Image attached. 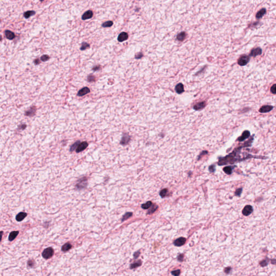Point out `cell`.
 Segmentation results:
<instances>
[{
    "label": "cell",
    "instance_id": "obj_3",
    "mask_svg": "<svg viewBox=\"0 0 276 276\" xmlns=\"http://www.w3.org/2000/svg\"><path fill=\"white\" fill-rule=\"evenodd\" d=\"M249 60H250V58L248 56L243 55L239 58L238 61V63L239 65L244 66L248 64Z\"/></svg>",
    "mask_w": 276,
    "mask_h": 276
},
{
    "label": "cell",
    "instance_id": "obj_4",
    "mask_svg": "<svg viewBox=\"0 0 276 276\" xmlns=\"http://www.w3.org/2000/svg\"><path fill=\"white\" fill-rule=\"evenodd\" d=\"M88 144L86 141L82 142L79 144L78 146L77 147L76 150H75V152H76V153H77L81 152H82V151L85 150V149L88 147Z\"/></svg>",
    "mask_w": 276,
    "mask_h": 276
},
{
    "label": "cell",
    "instance_id": "obj_10",
    "mask_svg": "<svg viewBox=\"0 0 276 276\" xmlns=\"http://www.w3.org/2000/svg\"><path fill=\"white\" fill-rule=\"evenodd\" d=\"M262 53V50L260 48H257L256 49H253L251 50V52L250 53V56L252 57H256L258 55H261Z\"/></svg>",
    "mask_w": 276,
    "mask_h": 276
},
{
    "label": "cell",
    "instance_id": "obj_13",
    "mask_svg": "<svg viewBox=\"0 0 276 276\" xmlns=\"http://www.w3.org/2000/svg\"><path fill=\"white\" fill-rule=\"evenodd\" d=\"M4 33H5V36L7 39L9 40H12L15 38V34L13 32L11 31L10 30H6Z\"/></svg>",
    "mask_w": 276,
    "mask_h": 276
},
{
    "label": "cell",
    "instance_id": "obj_17",
    "mask_svg": "<svg viewBox=\"0 0 276 276\" xmlns=\"http://www.w3.org/2000/svg\"><path fill=\"white\" fill-rule=\"evenodd\" d=\"M187 37V34L186 32H184V31H182L181 32L179 33V34L177 35V37H176V38L178 40V41H183V40H184L186 39V38Z\"/></svg>",
    "mask_w": 276,
    "mask_h": 276
},
{
    "label": "cell",
    "instance_id": "obj_25",
    "mask_svg": "<svg viewBox=\"0 0 276 276\" xmlns=\"http://www.w3.org/2000/svg\"><path fill=\"white\" fill-rule=\"evenodd\" d=\"M113 24V22L111 21H106L105 22H104L103 24H102L101 26H103L104 28H108V27H111V26H112Z\"/></svg>",
    "mask_w": 276,
    "mask_h": 276
},
{
    "label": "cell",
    "instance_id": "obj_36",
    "mask_svg": "<svg viewBox=\"0 0 276 276\" xmlns=\"http://www.w3.org/2000/svg\"><path fill=\"white\" fill-rule=\"evenodd\" d=\"M180 273V271L179 270H176V271H174L172 272V274L173 275H174V276H178L179 275Z\"/></svg>",
    "mask_w": 276,
    "mask_h": 276
},
{
    "label": "cell",
    "instance_id": "obj_8",
    "mask_svg": "<svg viewBox=\"0 0 276 276\" xmlns=\"http://www.w3.org/2000/svg\"><path fill=\"white\" fill-rule=\"evenodd\" d=\"M36 112V108L34 106L30 107L28 110L25 111V115L28 117H33L35 115Z\"/></svg>",
    "mask_w": 276,
    "mask_h": 276
},
{
    "label": "cell",
    "instance_id": "obj_35",
    "mask_svg": "<svg viewBox=\"0 0 276 276\" xmlns=\"http://www.w3.org/2000/svg\"><path fill=\"white\" fill-rule=\"evenodd\" d=\"M140 265H141V263H140V262H139L138 263H134L132 264V265H131V269H133V268H136V267H138L140 266Z\"/></svg>",
    "mask_w": 276,
    "mask_h": 276
},
{
    "label": "cell",
    "instance_id": "obj_7",
    "mask_svg": "<svg viewBox=\"0 0 276 276\" xmlns=\"http://www.w3.org/2000/svg\"><path fill=\"white\" fill-rule=\"evenodd\" d=\"M253 211L252 207L251 206H246L244 207L243 210L242 211V213L244 216H249L250 213H252Z\"/></svg>",
    "mask_w": 276,
    "mask_h": 276
},
{
    "label": "cell",
    "instance_id": "obj_33",
    "mask_svg": "<svg viewBox=\"0 0 276 276\" xmlns=\"http://www.w3.org/2000/svg\"><path fill=\"white\" fill-rule=\"evenodd\" d=\"M271 92L273 94H276V84H274L271 88Z\"/></svg>",
    "mask_w": 276,
    "mask_h": 276
},
{
    "label": "cell",
    "instance_id": "obj_39",
    "mask_svg": "<svg viewBox=\"0 0 276 276\" xmlns=\"http://www.w3.org/2000/svg\"><path fill=\"white\" fill-rule=\"evenodd\" d=\"M34 64H35V65H38V64H39L41 63V62H40L39 59L38 58L36 59L35 60V61H34Z\"/></svg>",
    "mask_w": 276,
    "mask_h": 276
},
{
    "label": "cell",
    "instance_id": "obj_12",
    "mask_svg": "<svg viewBox=\"0 0 276 276\" xmlns=\"http://www.w3.org/2000/svg\"><path fill=\"white\" fill-rule=\"evenodd\" d=\"M27 216V213H26L24 212H21L16 215V220L18 222H21L25 219Z\"/></svg>",
    "mask_w": 276,
    "mask_h": 276
},
{
    "label": "cell",
    "instance_id": "obj_19",
    "mask_svg": "<svg viewBox=\"0 0 276 276\" xmlns=\"http://www.w3.org/2000/svg\"><path fill=\"white\" fill-rule=\"evenodd\" d=\"M205 105H206L205 102L203 101L201 102V103H199L197 104L196 105H195L194 107V108L196 110H201L202 108H203L204 107H205Z\"/></svg>",
    "mask_w": 276,
    "mask_h": 276
},
{
    "label": "cell",
    "instance_id": "obj_37",
    "mask_svg": "<svg viewBox=\"0 0 276 276\" xmlns=\"http://www.w3.org/2000/svg\"><path fill=\"white\" fill-rule=\"evenodd\" d=\"M26 125L22 124V125H19V128L20 129V130H24V129L26 128Z\"/></svg>",
    "mask_w": 276,
    "mask_h": 276
},
{
    "label": "cell",
    "instance_id": "obj_34",
    "mask_svg": "<svg viewBox=\"0 0 276 276\" xmlns=\"http://www.w3.org/2000/svg\"><path fill=\"white\" fill-rule=\"evenodd\" d=\"M101 69V66L100 65H97V66H94L92 68V70H93L94 71H99V70H100Z\"/></svg>",
    "mask_w": 276,
    "mask_h": 276
},
{
    "label": "cell",
    "instance_id": "obj_31",
    "mask_svg": "<svg viewBox=\"0 0 276 276\" xmlns=\"http://www.w3.org/2000/svg\"><path fill=\"white\" fill-rule=\"evenodd\" d=\"M49 59H50L49 56H48L47 55H44L43 56H42L41 57V60L42 62H46L48 61Z\"/></svg>",
    "mask_w": 276,
    "mask_h": 276
},
{
    "label": "cell",
    "instance_id": "obj_11",
    "mask_svg": "<svg viewBox=\"0 0 276 276\" xmlns=\"http://www.w3.org/2000/svg\"><path fill=\"white\" fill-rule=\"evenodd\" d=\"M186 241V238H184L183 237L179 238H178L176 240V241H175L174 244L175 245L177 246H181L182 245H183L185 243Z\"/></svg>",
    "mask_w": 276,
    "mask_h": 276
},
{
    "label": "cell",
    "instance_id": "obj_28",
    "mask_svg": "<svg viewBox=\"0 0 276 276\" xmlns=\"http://www.w3.org/2000/svg\"><path fill=\"white\" fill-rule=\"evenodd\" d=\"M223 170L227 174H230L232 173V168L230 167H226L223 169Z\"/></svg>",
    "mask_w": 276,
    "mask_h": 276
},
{
    "label": "cell",
    "instance_id": "obj_14",
    "mask_svg": "<svg viewBox=\"0 0 276 276\" xmlns=\"http://www.w3.org/2000/svg\"><path fill=\"white\" fill-rule=\"evenodd\" d=\"M273 109V107L272 106L270 105H265L262 106L261 108H260L259 112L261 113H266L268 112H270Z\"/></svg>",
    "mask_w": 276,
    "mask_h": 276
},
{
    "label": "cell",
    "instance_id": "obj_22",
    "mask_svg": "<svg viewBox=\"0 0 276 276\" xmlns=\"http://www.w3.org/2000/svg\"><path fill=\"white\" fill-rule=\"evenodd\" d=\"M71 248H72V245L70 243H67L63 245L62 248V251H63V252H66V251H68L70 250V249H71Z\"/></svg>",
    "mask_w": 276,
    "mask_h": 276
},
{
    "label": "cell",
    "instance_id": "obj_5",
    "mask_svg": "<svg viewBox=\"0 0 276 276\" xmlns=\"http://www.w3.org/2000/svg\"><path fill=\"white\" fill-rule=\"evenodd\" d=\"M90 92V88H88V87H84V88H82L81 90H80L77 93V95L79 97H82L84 96L87 94H88Z\"/></svg>",
    "mask_w": 276,
    "mask_h": 276
},
{
    "label": "cell",
    "instance_id": "obj_26",
    "mask_svg": "<svg viewBox=\"0 0 276 276\" xmlns=\"http://www.w3.org/2000/svg\"><path fill=\"white\" fill-rule=\"evenodd\" d=\"M90 44H88V43H86V42H83V43H82V46L81 47V50L84 51V50L90 48Z\"/></svg>",
    "mask_w": 276,
    "mask_h": 276
},
{
    "label": "cell",
    "instance_id": "obj_32",
    "mask_svg": "<svg viewBox=\"0 0 276 276\" xmlns=\"http://www.w3.org/2000/svg\"><path fill=\"white\" fill-rule=\"evenodd\" d=\"M167 191H168V190H167V189H164L162 190L161 192H160V196H161L162 197H164L166 195L167 193Z\"/></svg>",
    "mask_w": 276,
    "mask_h": 276
},
{
    "label": "cell",
    "instance_id": "obj_29",
    "mask_svg": "<svg viewBox=\"0 0 276 276\" xmlns=\"http://www.w3.org/2000/svg\"><path fill=\"white\" fill-rule=\"evenodd\" d=\"M152 206V202H148L142 205V208L144 209H147L149 208H150L151 206Z\"/></svg>",
    "mask_w": 276,
    "mask_h": 276
},
{
    "label": "cell",
    "instance_id": "obj_20",
    "mask_svg": "<svg viewBox=\"0 0 276 276\" xmlns=\"http://www.w3.org/2000/svg\"><path fill=\"white\" fill-rule=\"evenodd\" d=\"M129 140H130V137H129L127 134H124L122 138L120 144H122V145H125V144H126L128 143Z\"/></svg>",
    "mask_w": 276,
    "mask_h": 276
},
{
    "label": "cell",
    "instance_id": "obj_23",
    "mask_svg": "<svg viewBox=\"0 0 276 276\" xmlns=\"http://www.w3.org/2000/svg\"><path fill=\"white\" fill-rule=\"evenodd\" d=\"M249 135H250V132L249 131H244L242 136L238 139V140L240 141H243V140L248 138L249 137Z\"/></svg>",
    "mask_w": 276,
    "mask_h": 276
},
{
    "label": "cell",
    "instance_id": "obj_16",
    "mask_svg": "<svg viewBox=\"0 0 276 276\" xmlns=\"http://www.w3.org/2000/svg\"><path fill=\"white\" fill-rule=\"evenodd\" d=\"M175 91L177 93L181 94L184 91V87L183 84L181 83L178 84L175 87Z\"/></svg>",
    "mask_w": 276,
    "mask_h": 276
},
{
    "label": "cell",
    "instance_id": "obj_15",
    "mask_svg": "<svg viewBox=\"0 0 276 276\" xmlns=\"http://www.w3.org/2000/svg\"><path fill=\"white\" fill-rule=\"evenodd\" d=\"M266 12V10L265 8H262L261 10H260L259 12H258L256 15V17L257 19H260L265 14Z\"/></svg>",
    "mask_w": 276,
    "mask_h": 276
},
{
    "label": "cell",
    "instance_id": "obj_6",
    "mask_svg": "<svg viewBox=\"0 0 276 276\" xmlns=\"http://www.w3.org/2000/svg\"><path fill=\"white\" fill-rule=\"evenodd\" d=\"M93 16V13L92 10H88L86 12L84 13V14L82 15V19L83 20H86L90 19L92 18Z\"/></svg>",
    "mask_w": 276,
    "mask_h": 276
},
{
    "label": "cell",
    "instance_id": "obj_18",
    "mask_svg": "<svg viewBox=\"0 0 276 276\" xmlns=\"http://www.w3.org/2000/svg\"><path fill=\"white\" fill-rule=\"evenodd\" d=\"M19 232L18 231H12L10 233V235L9 236V241H12L13 240L15 239L17 236L19 234Z\"/></svg>",
    "mask_w": 276,
    "mask_h": 276
},
{
    "label": "cell",
    "instance_id": "obj_40",
    "mask_svg": "<svg viewBox=\"0 0 276 276\" xmlns=\"http://www.w3.org/2000/svg\"><path fill=\"white\" fill-rule=\"evenodd\" d=\"M28 264L29 266H30L31 267H32L34 266V263L33 262L32 260H29L28 263Z\"/></svg>",
    "mask_w": 276,
    "mask_h": 276
},
{
    "label": "cell",
    "instance_id": "obj_1",
    "mask_svg": "<svg viewBox=\"0 0 276 276\" xmlns=\"http://www.w3.org/2000/svg\"><path fill=\"white\" fill-rule=\"evenodd\" d=\"M87 178L86 177H84L81 178V179L79 180L77 182V183L75 185V188L78 190H81L82 189L85 188L87 186Z\"/></svg>",
    "mask_w": 276,
    "mask_h": 276
},
{
    "label": "cell",
    "instance_id": "obj_27",
    "mask_svg": "<svg viewBox=\"0 0 276 276\" xmlns=\"http://www.w3.org/2000/svg\"><path fill=\"white\" fill-rule=\"evenodd\" d=\"M132 213H126V214H125L123 216V217H122V221H125V220H126L127 219H129V218L132 216Z\"/></svg>",
    "mask_w": 276,
    "mask_h": 276
},
{
    "label": "cell",
    "instance_id": "obj_38",
    "mask_svg": "<svg viewBox=\"0 0 276 276\" xmlns=\"http://www.w3.org/2000/svg\"><path fill=\"white\" fill-rule=\"evenodd\" d=\"M142 56H143V55H142V53H139L138 54L135 55V58L138 59V58H140L142 57Z\"/></svg>",
    "mask_w": 276,
    "mask_h": 276
},
{
    "label": "cell",
    "instance_id": "obj_21",
    "mask_svg": "<svg viewBox=\"0 0 276 276\" xmlns=\"http://www.w3.org/2000/svg\"><path fill=\"white\" fill-rule=\"evenodd\" d=\"M36 14V12L35 11H33V10H29V11H27V12H25V13H24V18H25V19H29L30 17L32 16H34Z\"/></svg>",
    "mask_w": 276,
    "mask_h": 276
},
{
    "label": "cell",
    "instance_id": "obj_24",
    "mask_svg": "<svg viewBox=\"0 0 276 276\" xmlns=\"http://www.w3.org/2000/svg\"><path fill=\"white\" fill-rule=\"evenodd\" d=\"M81 142L80 141H79V140H78V141H77L76 142H75V143L73 144H72V145L71 146V147H70V152H73V151H74L75 150H76L77 147L78 146L79 144L80 143H81Z\"/></svg>",
    "mask_w": 276,
    "mask_h": 276
},
{
    "label": "cell",
    "instance_id": "obj_2",
    "mask_svg": "<svg viewBox=\"0 0 276 276\" xmlns=\"http://www.w3.org/2000/svg\"><path fill=\"white\" fill-rule=\"evenodd\" d=\"M53 253H54L53 249L51 247H49V248L44 249V250L42 252V256L44 259H49L51 257H52Z\"/></svg>",
    "mask_w": 276,
    "mask_h": 276
},
{
    "label": "cell",
    "instance_id": "obj_9",
    "mask_svg": "<svg viewBox=\"0 0 276 276\" xmlns=\"http://www.w3.org/2000/svg\"><path fill=\"white\" fill-rule=\"evenodd\" d=\"M128 38V35L127 32H122L120 33L118 37V41L120 42H122L125 41H126Z\"/></svg>",
    "mask_w": 276,
    "mask_h": 276
},
{
    "label": "cell",
    "instance_id": "obj_30",
    "mask_svg": "<svg viewBox=\"0 0 276 276\" xmlns=\"http://www.w3.org/2000/svg\"><path fill=\"white\" fill-rule=\"evenodd\" d=\"M88 82H94L95 81V77L93 75H90L88 77Z\"/></svg>",
    "mask_w": 276,
    "mask_h": 276
},
{
    "label": "cell",
    "instance_id": "obj_41",
    "mask_svg": "<svg viewBox=\"0 0 276 276\" xmlns=\"http://www.w3.org/2000/svg\"><path fill=\"white\" fill-rule=\"evenodd\" d=\"M44 1V0H40V1H41V2H43V1Z\"/></svg>",
    "mask_w": 276,
    "mask_h": 276
}]
</instances>
